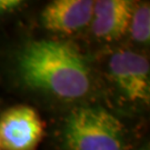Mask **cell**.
Returning a JSON list of instances; mask_svg holds the SVG:
<instances>
[{
  "label": "cell",
  "mask_w": 150,
  "mask_h": 150,
  "mask_svg": "<svg viewBox=\"0 0 150 150\" xmlns=\"http://www.w3.org/2000/svg\"><path fill=\"white\" fill-rule=\"evenodd\" d=\"M0 82L52 117L102 103L92 54L82 43L21 31L0 48Z\"/></svg>",
  "instance_id": "obj_1"
},
{
  "label": "cell",
  "mask_w": 150,
  "mask_h": 150,
  "mask_svg": "<svg viewBox=\"0 0 150 150\" xmlns=\"http://www.w3.org/2000/svg\"><path fill=\"white\" fill-rule=\"evenodd\" d=\"M144 125L102 103H88L54 117L51 142L56 150H134L146 137Z\"/></svg>",
  "instance_id": "obj_2"
},
{
  "label": "cell",
  "mask_w": 150,
  "mask_h": 150,
  "mask_svg": "<svg viewBox=\"0 0 150 150\" xmlns=\"http://www.w3.org/2000/svg\"><path fill=\"white\" fill-rule=\"evenodd\" d=\"M102 105L125 118L146 121L150 108L149 52L119 45L92 52Z\"/></svg>",
  "instance_id": "obj_3"
},
{
  "label": "cell",
  "mask_w": 150,
  "mask_h": 150,
  "mask_svg": "<svg viewBox=\"0 0 150 150\" xmlns=\"http://www.w3.org/2000/svg\"><path fill=\"white\" fill-rule=\"evenodd\" d=\"M95 0H52L38 10L33 23L38 33L82 42L90 25Z\"/></svg>",
  "instance_id": "obj_4"
},
{
  "label": "cell",
  "mask_w": 150,
  "mask_h": 150,
  "mask_svg": "<svg viewBox=\"0 0 150 150\" xmlns=\"http://www.w3.org/2000/svg\"><path fill=\"white\" fill-rule=\"evenodd\" d=\"M134 0H95L91 21L82 45L89 52L123 45Z\"/></svg>",
  "instance_id": "obj_5"
},
{
  "label": "cell",
  "mask_w": 150,
  "mask_h": 150,
  "mask_svg": "<svg viewBox=\"0 0 150 150\" xmlns=\"http://www.w3.org/2000/svg\"><path fill=\"white\" fill-rule=\"evenodd\" d=\"M47 134L39 110L17 103L0 112V150H36Z\"/></svg>",
  "instance_id": "obj_6"
},
{
  "label": "cell",
  "mask_w": 150,
  "mask_h": 150,
  "mask_svg": "<svg viewBox=\"0 0 150 150\" xmlns=\"http://www.w3.org/2000/svg\"><path fill=\"white\" fill-rule=\"evenodd\" d=\"M125 45L137 50L149 52L150 2L148 0H134Z\"/></svg>",
  "instance_id": "obj_7"
},
{
  "label": "cell",
  "mask_w": 150,
  "mask_h": 150,
  "mask_svg": "<svg viewBox=\"0 0 150 150\" xmlns=\"http://www.w3.org/2000/svg\"><path fill=\"white\" fill-rule=\"evenodd\" d=\"M30 6L25 0H0V27L21 17Z\"/></svg>",
  "instance_id": "obj_8"
},
{
  "label": "cell",
  "mask_w": 150,
  "mask_h": 150,
  "mask_svg": "<svg viewBox=\"0 0 150 150\" xmlns=\"http://www.w3.org/2000/svg\"><path fill=\"white\" fill-rule=\"evenodd\" d=\"M134 150H150V144H149V137L146 136L144 139L140 141L138 146L134 148Z\"/></svg>",
  "instance_id": "obj_9"
}]
</instances>
